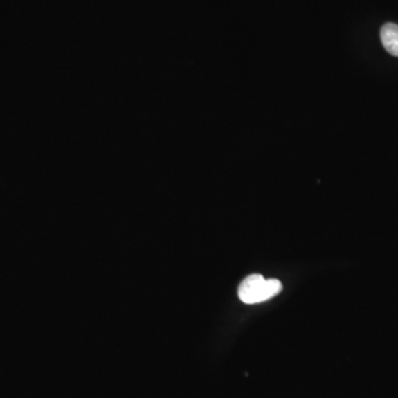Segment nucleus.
<instances>
[{"instance_id": "nucleus-1", "label": "nucleus", "mask_w": 398, "mask_h": 398, "mask_svg": "<svg viewBox=\"0 0 398 398\" xmlns=\"http://www.w3.org/2000/svg\"><path fill=\"white\" fill-rule=\"evenodd\" d=\"M282 283L277 279H264L261 275L246 278L239 286V299L247 305L264 302L282 291Z\"/></svg>"}, {"instance_id": "nucleus-2", "label": "nucleus", "mask_w": 398, "mask_h": 398, "mask_svg": "<svg viewBox=\"0 0 398 398\" xmlns=\"http://www.w3.org/2000/svg\"><path fill=\"white\" fill-rule=\"evenodd\" d=\"M381 40L390 55L398 57V25L385 24L381 29Z\"/></svg>"}]
</instances>
